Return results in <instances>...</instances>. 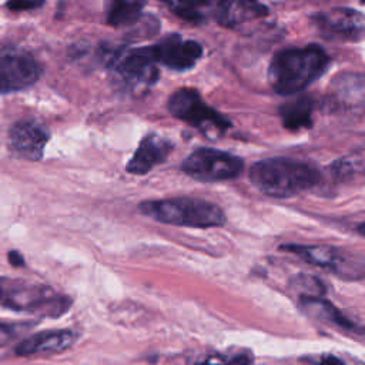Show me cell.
<instances>
[{"label": "cell", "instance_id": "6da1fadb", "mask_svg": "<svg viewBox=\"0 0 365 365\" xmlns=\"http://www.w3.org/2000/svg\"><path fill=\"white\" fill-rule=\"evenodd\" d=\"M329 61L327 51L315 44L281 50L271 60L269 84L277 94H297L317 81L327 71Z\"/></svg>", "mask_w": 365, "mask_h": 365}, {"label": "cell", "instance_id": "7a4b0ae2", "mask_svg": "<svg viewBox=\"0 0 365 365\" xmlns=\"http://www.w3.org/2000/svg\"><path fill=\"white\" fill-rule=\"evenodd\" d=\"M250 180L268 197L289 198L315 187L321 181V173L304 161L272 157L252 164Z\"/></svg>", "mask_w": 365, "mask_h": 365}, {"label": "cell", "instance_id": "3957f363", "mask_svg": "<svg viewBox=\"0 0 365 365\" xmlns=\"http://www.w3.org/2000/svg\"><path fill=\"white\" fill-rule=\"evenodd\" d=\"M138 208L141 214L168 225L211 228L224 225L227 221L224 211L217 204L192 197L143 201Z\"/></svg>", "mask_w": 365, "mask_h": 365}, {"label": "cell", "instance_id": "277c9868", "mask_svg": "<svg viewBox=\"0 0 365 365\" xmlns=\"http://www.w3.org/2000/svg\"><path fill=\"white\" fill-rule=\"evenodd\" d=\"M0 305L13 311L57 317L68 309L70 299L46 285L4 278L0 279Z\"/></svg>", "mask_w": 365, "mask_h": 365}, {"label": "cell", "instance_id": "5b68a950", "mask_svg": "<svg viewBox=\"0 0 365 365\" xmlns=\"http://www.w3.org/2000/svg\"><path fill=\"white\" fill-rule=\"evenodd\" d=\"M281 250L299 257L308 264L324 268L342 279L358 281L365 278V258L339 248L317 244H285L281 245Z\"/></svg>", "mask_w": 365, "mask_h": 365}, {"label": "cell", "instance_id": "8992f818", "mask_svg": "<svg viewBox=\"0 0 365 365\" xmlns=\"http://www.w3.org/2000/svg\"><path fill=\"white\" fill-rule=\"evenodd\" d=\"M168 110L207 135L221 134L231 127L230 120L210 107L194 88L175 90L168 98Z\"/></svg>", "mask_w": 365, "mask_h": 365}, {"label": "cell", "instance_id": "52a82bcc", "mask_svg": "<svg viewBox=\"0 0 365 365\" xmlns=\"http://www.w3.org/2000/svg\"><path fill=\"white\" fill-rule=\"evenodd\" d=\"M182 171L202 182L227 181L238 177L244 170V161L215 148H197L181 164Z\"/></svg>", "mask_w": 365, "mask_h": 365}, {"label": "cell", "instance_id": "ba28073f", "mask_svg": "<svg viewBox=\"0 0 365 365\" xmlns=\"http://www.w3.org/2000/svg\"><path fill=\"white\" fill-rule=\"evenodd\" d=\"M327 104L331 111L365 120V73L344 71L329 84Z\"/></svg>", "mask_w": 365, "mask_h": 365}, {"label": "cell", "instance_id": "9c48e42d", "mask_svg": "<svg viewBox=\"0 0 365 365\" xmlns=\"http://www.w3.org/2000/svg\"><path fill=\"white\" fill-rule=\"evenodd\" d=\"M321 36L329 41L359 43L365 40V14L351 7L322 10L312 17Z\"/></svg>", "mask_w": 365, "mask_h": 365}, {"label": "cell", "instance_id": "30bf717a", "mask_svg": "<svg viewBox=\"0 0 365 365\" xmlns=\"http://www.w3.org/2000/svg\"><path fill=\"white\" fill-rule=\"evenodd\" d=\"M113 68L118 81L128 90L151 87L158 78L157 63L150 46L120 53L114 57Z\"/></svg>", "mask_w": 365, "mask_h": 365}, {"label": "cell", "instance_id": "8fae6325", "mask_svg": "<svg viewBox=\"0 0 365 365\" xmlns=\"http://www.w3.org/2000/svg\"><path fill=\"white\" fill-rule=\"evenodd\" d=\"M40 76V64L26 50L7 47L0 51V94L29 88Z\"/></svg>", "mask_w": 365, "mask_h": 365}, {"label": "cell", "instance_id": "7c38bea8", "mask_svg": "<svg viewBox=\"0 0 365 365\" xmlns=\"http://www.w3.org/2000/svg\"><path fill=\"white\" fill-rule=\"evenodd\" d=\"M150 47L157 64H163L175 71H185L194 67L202 56V46L200 43L184 40L177 33L161 38Z\"/></svg>", "mask_w": 365, "mask_h": 365}, {"label": "cell", "instance_id": "4fadbf2b", "mask_svg": "<svg viewBox=\"0 0 365 365\" xmlns=\"http://www.w3.org/2000/svg\"><path fill=\"white\" fill-rule=\"evenodd\" d=\"M50 131L46 124L34 118L14 123L9 130V147L20 158L38 161L43 157Z\"/></svg>", "mask_w": 365, "mask_h": 365}, {"label": "cell", "instance_id": "5bb4252c", "mask_svg": "<svg viewBox=\"0 0 365 365\" xmlns=\"http://www.w3.org/2000/svg\"><path fill=\"white\" fill-rule=\"evenodd\" d=\"M77 339L71 329H47L23 339L16 346L19 356L54 355L68 349Z\"/></svg>", "mask_w": 365, "mask_h": 365}, {"label": "cell", "instance_id": "9a60e30c", "mask_svg": "<svg viewBox=\"0 0 365 365\" xmlns=\"http://www.w3.org/2000/svg\"><path fill=\"white\" fill-rule=\"evenodd\" d=\"M171 150L173 144L170 141L158 137L157 134H148L140 141L135 153L130 158L127 171L137 175L147 174L155 165L165 161Z\"/></svg>", "mask_w": 365, "mask_h": 365}, {"label": "cell", "instance_id": "2e32d148", "mask_svg": "<svg viewBox=\"0 0 365 365\" xmlns=\"http://www.w3.org/2000/svg\"><path fill=\"white\" fill-rule=\"evenodd\" d=\"M268 7L257 1H222L214 10L217 23L227 29H235L245 21L261 19L268 14Z\"/></svg>", "mask_w": 365, "mask_h": 365}, {"label": "cell", "instance_id": "e0dca14e", "mask_svg": "<svg viewBox=\"0 0 365 365\" xmlns=\"http://www.w3.org/2000/svg\"><path fill=\"white\" fill-rule=\"evenodd\" d=\"M314 101L311 97L299 96L279 107V117L285 128L298 131L312 125Z\"/></svg>", "mask_w": 365, "mask_h": 365}, {"label": "cell", "instance_id": "ac0fdd59", "mask_svg": "<svg viewBox=\"0 0 365 365\" xmlns=\"http://www.w3.org/2000/svg\"><path fill=\"white\" fill-rule=\"evenodd\" d=\"M301 307L304 311L321 321H325L328 324H332L338 328L354 331L356 329V325L349 321L336 307H334L329 301L321 298V297H301Z\"/></svg>", "mask_w": 365, "mask_h": 365}, {"label": "cell", "instance_id": "d6986e66", "mask_svg": "<svg viewBox=\"0 0 365 365\" xmlns=\"http://www.w3.org/2000/svg\"><path fill=\"white\" fill-rule=\"evenodd\" d=\"M144 3L141 1H114L107 13V23L114 27L130 26L138 21L143 14Z\"/></svg>", "mask_w": 365, "mask_h": 365}, {"label": "cell", "instance_id": "ffe728a7", "mask_svg": "<svg viewBox=\"0 0 365 365\" xmlns=\"http://www.w3.org/2000/svg\"><path fill=\"white\" fill-rule=\"evenodd\" d=\"M168 7L174 14L178 17L192 21V23H200L205 19V7H210V3H168Z\"/></svg>", "mask_w": 365, "mask_h": 365}, {"label": "cell", "instance_id": "44dd1931", "mask_svg": "<svg viewBox=\"0 0 365 365\" xmlns=\"http://www.w3.org/2000/svg\"><path fill=\"white\" fill-rule=\"evenodd\" d=\"M294 284V287L301 289V297H321L324 294V287L317 278L298 275Z\"/></svg>", "mask_w": 365, "mask_h": 365}, {"label": "cell", "instance_id": "7402d4cb", "mask_svg": "<svg viewBox=\"0 0 365 365\" xmlns=\"http://www.w3.org/2000/svg\"><path fill=\"white\" fill-rule=\"evenodd\" d=\"M10 9L13 10H21V9H33L37 6H41V3H36V1H17V3H9L7 4Z\"/></svg>", "mask_w": 365, "mask_h": 365}, {"label": "cell", "instance_id": "603a6c76", "mask_svg": "<svg viewBox=\"0 0 365 365\" xmlns=\"http://www.w3.org/2000/svg\"><path fill=\"white\" fill-rule=\"evenodd\" d=\"M250 362H251L250 356H247L245 354H240L231 358L225 365H250Z\"/></svg>", "mask_w": 365, "mask_h": 365}, {"label": "cell", "instance_id": "cb8c5ba5", "mask_svg": "<svg viewBox=\"0 0 365 365\" xmlns=\"http://www.w3.org/2000/svg\"><path fill=\"white\" fill-rule=\"evenodd\" d=\"M317 365H346V364L335 356H325Z\"/></svg>", "mask_w": 365, "mask_h": 365}, {"label": "cell", "instance_id": "d4e9b609", "mask_svg": "<svg viewBox=\"0 0 365 365\" xmlns=\"http://www.w3.org/2000/svg\"><path fill=\"white\" fill-rule=\"evenodd\" d=\"M9 258H10V264H13V265H23L24 264L23 257L20 254H17L16 251H11L9 254Z\"/></svg>", "mask_w": 365, "mask_h": 365}, {"label": "cell", "instance_id": "484cf974", "mask_svg": "<svg viewBox=\"0 0 365 365\" xmlns=\"http://www.w3.org/2000/svg\"><path fill=\"white\" fill-rule=\"evenodd\" d=\"M10 334H11V327L9 324L0 322V339L7 338Z\"/></svg>", "mask_w": 365, "mask_h": 365}, {"label": "cell", "instance_id": "4316f807", "mask_svg": "<svg viewBox=\"0 0 365 365\" xmlns=\"http://www.w3.org/2000/svg\"><path fill=\"white\" fill-rule=\"evenodd\" d=\"M358 231H359V234L365 235V221H364L362 224H359V225H358Z\"/></svg>", "mask_w": 365, "mask_h": 365}]
</instances>
